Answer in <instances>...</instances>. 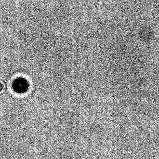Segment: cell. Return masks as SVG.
Masks as SVG:
<instances>
[{
  "instance_id": "6da1fadb",
  "label": "cell",
  "mask_w": 159,
  "mask_h": 159,
  "mask_svg": "<svg viewBox=\"0 0 159 159\" xmlns=\"http://www.w3.org/2000/svg\"><path fill=\"white\" fill-rule=\"evenodd\" d=\"M15 88L18 92H23L27 89V83L25 80L24 79H19L14 83Z\"/></svg>"
}]
</instances>
